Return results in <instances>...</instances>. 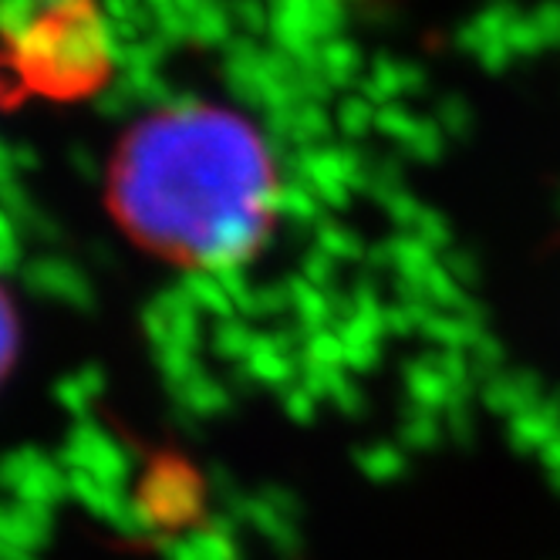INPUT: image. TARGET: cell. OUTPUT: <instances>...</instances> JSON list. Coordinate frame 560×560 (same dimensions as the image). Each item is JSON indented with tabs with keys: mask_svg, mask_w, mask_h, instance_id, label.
I'll use <instances>...</instances> for the list:
<instances>
[{
	"mask_svg": "<svg viewBox=\"0 0 560 560\" xmlns=\"http://www.w3.org/2000/svg\"><path fill=\"white\" fill-rule=\"evenodd\" d=\"M264 136L230 108L179 102L142 115L108 163V210L136 247L183 270L260 250L280 186Z\"/></svg>",
	"mask_w": 560,
	"mask_h": 560,
	"instance_id": "6da1fadb",
	"label": "cell"
},
{
	"mask_svg": "<svg viewBox=\"0 0 560 560\" xmlns=\"http://www.w3.org/2000/svg\"><path fill=\"white\" fill-rule=\"evenodd\" d=\"M18 348H21V322H18V311H14L8 288L0 284V385L8 382L18 362Z\"/></svg>",
	"mask_w": 560,
	"mask_h": 560,
	"instance_id": "7a4b0ae2",
	"label": "cell"
}]
</instances>
